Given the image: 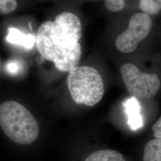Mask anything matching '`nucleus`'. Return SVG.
<instances>
[{"label":"nucleus","instance_id":"nucleus-7","mask_svg":"<svg viewBox=\"0 0 161 161\" xmlns=\"http://www.w3.org/2000/svg\"><path fill=\"white\" fill-rule=\"evenodd\" d=\"M6 40L10 43L24 47L26 48H32L35 43V37L32 35H26L19 29L13 27L8 28V33Z\"/></svg>","mask_w":161,"mask_h":161},{"label":"nucleus","instance_id":"nucleus-11","mask_svg":"<svg viewBox=\"0 0 161 161\" xmlns=\"http://www.w3.org/2000/svg\"><path fill=\"white\" fill-rule=\"evenodd\" d=\"M17 2L14 0H1L0 13L7 14L14 11L17 8Z\"/></svg>","mask_w":161,"mask_h":161},{"label":"nucleus","instance_id":"nucleus-10","mask_svg":"<svg viewBox=\"0 0 161 161\" xmlns=\"http://www.w3.org/2000/svg\"><path fill=\"white\" fill-rule=\"evenodd\" d=\"M139 4L140 9L147 14H155L161 10V0H141Z\"/></svg>","mask_w":161,"mask_h":161},{"label":"nucleus","instance_id":"nucleus-1","mask_svg":"<svg viewBox=\"0 0 161 161\" xmlns=\"http://www.w3.org/2000/svg\"><path fill=\"white\" fill-rule=\"evenodd\" d=\"M82 25L79 17L63 12L54 21L42 23L35 36V44L41 56L52 61L61 72H69L78 66L82 50L79 41Z\"/></svg>","mask_w":161,"mask_h":161},{"label":"nucleus","instance_id":"nucleus-6","mask_svg":"<svg viewBox=\"0 0 161 161\" xmlns=\"http://www.w3.org/2000/svg\"><path fill=\"white\" fill-rule=\"evenodd\" d=\"M126 108L128 119V124L133 130H136L142 127L143 121L142 116L140 114V106L135 97H131L123 103Z\"/></svg>","mask_w":161,"mask_h":161},{"label":"nucleus","instance_id":"nucleus-5","mask_svg":"<svg viewBox=\"0 0 161 161\" xmlns=\"http://www.w3.org/2000/svg\"><path fill=\"white\" fill-rule=\"evenodd\" d=\"M152 26V20L147 14L142 12L133 14L127 29L119 35L116 40V48L125 53L133 52L138 43L149 35Z\"/></svg>","mask_w":161,"mask_h":161},{"label":"nucleus","instance_id":"nucleus-2","mask_svg":"<svg viewBox=\"0 0 161 161\" xmlns=\"http://www.w3.org/2000/svg\"><path fill=\"white\" fill-rule=\"evenodd\" d=\"M0 125L7 137L19 144L32 143L39 136L40 128L35 118L15 101L0 104Z\"/></svg>","mask_w":161,"mask_h":161},{"label":"nucleus","instance_id":"nucleus-8","mask_svg":"<svg viewBox=\"0 0 161 161\" xmlns=\"http://www.w3.org/2000/svg\"><path fill=\"white\" fill-rule=\"evenodd\" d=\"M84 161H126L123 155L115 150H97L86 157Z\"/></svg>","mask_w":161,"mask_h":161},{"label":"nucleus","instance_id":"nucleus-14","mask_svg":"<svg viewBox=\"0 0 161 161\" xmlns=\"http://www.w3.org/2000/svg\"><path fill=\"white\" fill-rule=\"evenodd\" d=\"M7 69L11 74H16L19 70V67L16 63L10 62L7 64Z\"/></svg>","mask_w":161,"mask_h":161},{"label":"nucleus","instance_id":"nucleus-12","mask_svg":"<svg viewBox=\"0 0 161 161\" xmlns=\"http://www.w3.org/2000/svg\"><path fill=\"white\" fill-rule=\"evenodd\" d=\"M104 5L110 12H117L123 9L125 2L122 0H106L104 1Z\"/></svg>","mask_w":161,"mask_h":161},{"label":"nucleus","instance_id":"nucleus-9","mask_svg":"<svg viewBox=\"0 0 161 161\" xmlns=\"http://www.w3.org/2000/svg\"><path fill=\"white\" fill-rule=\"evenodd\" d=\"M143 161H161V138L151 140L146 144Z\"/></svg>","mask_w":161,"mask_h":161},{"label":"nucleus","instance_id":"nucleus-13","mask_svg":"<svg viewBox=\"0 0 161 161\" xmlns=\"http://www.w3.org/2000/svg\"><path fill=\"white\" fill-rule=\"evenodd\" d=\"M152 129L153 131V136L155 138H161V116L153 125Z\"/></svg>","mask_w":161,"mask_h":161},{"label":"nucleus","instance_id":"nucleus-4","mask_svg":"<svg viewBox=\"0 0 161 161\" xmlns=\"http://www.w3.org/2000/svg\"><path fill=\"white\" fill-rule=\"evenodd\" d=\"M120 72L127 91L134 97L152 98L160 88L161 82L158 75L141 72L133 64H122Z\"/></svg>","mask_w":161,"mask_h":161},{"label":"nucleus","instance_id":"nucleus-3","mask_svg":"<svg viewBox=\"0 0 161 161\" xmlns=\"http://www.w3.org/2000/svg\"><path fill=\"white\" fill-rule=\"evenodd\" d=\"M67 86L76 103L93 106L103 97V78L96 69L90 66H76L69 72Z\"/></svg>","mask_w":161,"mask_h":161}]
</instances>
